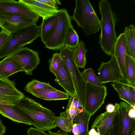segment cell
I'll return each instance as SVG.
<instances>
[{"label":"cell","mask_w":135,"mask_h":135,"mask_svg":"<svg viewBox=\"0 0 135 135\" xmlns=\"http://www.w3.org/2000/svg\"><path fill=\"white\" fill-rule=\"evenodd\" d=\"M126 70L127 78V83L135 86V60L126 55Z\"/></svg>","instance_id":"obj_28"},{"label":"cell","mask_w":135,"mask_h":135,"mask_svg":"<svg viewBox=\"0 0 135 135\" xmlns=\"http://www.w3.org/2000/svg\"><path fill=\"white\" fill-rule=\"evenodd\" d=\"M41 25H33L10 34L0 50V59L10 56L26 45L32 43L40 36Z\"/></svg>","instance_id":"obj_4"},{"label":"cell","mask_w":135,"mask_h":135,"mask_svg":"<svg viewBox=\"0 0 135 135\" xmlns=\"http://www.w3.org/2000/svg\"><path fill=\"white\" fill-rule=\"evenodd\" d=\"M1 23H0V27H1Z\"/></svg>","instance_id":"obj_44"},{"label":"cell","mask_w":135,"mask_h":135,"mask_svg":"<svg viewBox=\"0 0 135 135\" xmlns=\"http://www.w3.org/2000/svg\"><path fill=\"white\" fill-rule=\"evenodd\" d=\"M106 87L100 86L89 83H86L84 109L91 116L104 103L107 94Z\"/></svg>","instance_id":"obj_7"},{"label":"cell","mask_w":135,"mask_h":135,"mask_svg":"<svg viewBox=\"0 0 135 135\" xmlns=\"http://www.w3.org/2000/svg\"><path fill=\"white\" fill-rule=\"evenodd\" d=\"M72 20L86 36L96 33L100 29V21L88 0H75Z\"/></svg>","instance_id":"obj_3"},{"label":"cell","mask_w":135,"mask_h":135,"mask_svg":"<svg viewBox=\"0 0 135 135\" xmlns=\"http://www.w3.org/2000/svg\"><path fill=\"white\" fill-rule=\"evenodd\" d=\"M41 89H55L49 83L42 82L36 79L32 80L28 83L24 88L25 90L30 93L32 90Z\"/></svg>","instance_id":"obj_30"},{"label":"cell","mask_w":135,"mask_h":135,"mask_svg":"<svg viewBox=\"0 0 135 135\" xmlns=\"http://www.w3.org/2000/svg\"><path fill=\"white\" fill-rule=\"evenodd\" d=\"M128 115L129 117L132 119H135V109L131 107L129 110Z\"/></svg>","instance_id":"obj_40"},{"label":"cell","mask_w":135,"mask_h":135,"mask_svg":"<svg viewBox=\"0 0 135 135\" xmlns=\"http://www.w3.org/2000/svg\"><path fill=\"white\" fill-rule=\"evenodd\" d=\"M37 21L17 15L0 12V27L9 33L36 24Z\"/></svg>","instance_id":"obj_9"},{"label":"cell","mask_w":135,"mask_h":135,"mask_svg":"<svg viewBox=\"0 0 135 135\" xmlns=\"http://www.w3.org/2000/svg\"><path fill=\"white\" fill-rule=\"evenodd\" d=\"M60 53L66 66L73 83L77 98L84 108L86 88V83L76 65L74 59V50L65 46Z\"/></svg>","instance_id":"obj_5"},{"label":"cell","mask_w":135,"mask_h":135,"mask_svg":"<svg viewBox=\"0 0 135 135\" xmlns=\"http://www.w3.org/2000/svg\"><path fill=\"white\" fill-rule=\"evenodd\" d=\"M25 97L16 88L14 81L0 76V103L15 105Z\"/></svg>","instance_id":"obj_10"},{"label":"cell","mask_w":135,"mask_h":135,"mask_svg":"<svg viewBox=\"0 0 135 135\" xmlns=\"http://www.w3.org/2000/svg\"><path fill=\"white\" fill-rule=\"evenodd\" d=\"M79 41V37L73 27H70L68 30L64 40V46H68L73 50L77 47Z\"/></svg>","instance_id":"obj_29"},{"label":"cell","mask_w":135,"mask_h":135,"mask_svg":"<svg viewBox=\"0 0 135 135\" xmlns=\"http://www.w3.org/2000/svg\"><path fill=\"white\" fill-rule=\"evenodd\" d=\"M48 132L51 135H70L66 132L61 131L60 130H59L56 132H54L50 131H49Z\"/></svg>","instance_id":"obj_41"},{"label":"cell","mask_w":135,"mask_h":135,"mask_svg":"<svg viewBox=\"0 0 135 135\" xmlns=\"http://www.w3.org/2000/svg\"><path fill=\"white\" fill-rule=\"evenodd\" d=\"M0 12L17 15L37 21L39 18L20 0H0Z\"/></svg>","instance_id":"obj_12"},{"label":"cell","mask_w":135,"mask_h":135,"mask_svg":"<svg viewBox=\"0 0 135 135\" xmlns=\"http://www.w3.org/2000/svg\"><path fill=\"white\" fill-rule=\"evenodd\" d=\"M25 70L11 55L4 58L0 61V76L8 78L14 74Z\"/></svg>","instance_id":"obj_19"},{"label":"cell","mask_w":135,"mask_h":135,"mask_svg":"<svg viewBox=\"0 0 135 135\" xmlns=\"http://www.w3.org/2000/svg\"><path fill=\"white\" fill-rule=\"evenodd\" d=\"M126 55L125 35L123 32L117 37L114 46L113 55L115 57L119 66L122 79L127 81L125 68Z\"/></svg>","instance_id":"obj_15"},{"label":"cell","mask_w":135,"mask_h":135,"mask_svg":"<svg viewBox=\"0 0 135 135\" xmlns=\"http://www.w3.org/2000/svg\"><path fill=\"white\" fill-rule=\"evenodd\" d=\"M82 108L75 94L70 96L65 112L73 119L75 117L84 110V109H81Z\"/></svg>","instance_id":"obj_26"},{"label":"cell","mask_w":135,"mask_h":135,"mask_svg":"<svg viewBox=\"0 0 135 135\" xmlns=\"http://www.w3.org/2000/svg\"><path fill=\"white\" fill-rule=\"evenodd\" d=\"M85 44L83 41H79L76 48L74 50V57L78 67L83 69L87 64L86 54L88 51Z\"/></svg>","instance_id":"obj_25"},{"label":"cell","mask_w":135,"mask_h":135,"mask_svg":"<svg viewBox=\"0 0 135 135\" xmlns=\"http://www.w3.org/2000/svg\"><path fill=\"white\" fill-rule=\"evenodd\" d=\"M0 114L16 123L31 125L27 118L15 105L0 103Z\"/></svg>","instance_id":"obj_18"},{"label":"cell","mask_w":135,"mask_h":135,"mask_svg":"<svg viewBox=\"0 0 135 135\" xmlns=\"http://www.w3.org/2000/svg\"><path fill=\"white\" fill-rule=\"evenodd\" d=\"M97 131L94 128L91 129L89 131L88 135H95Z\"/></svg>","instance_id":"obj_42"},{"label":"cell","mask_w":135,"mask_h":135,"mask_svg":"<svg viewBox=\"0 0 135 135\" xmlns=\"http://www.w3.org/2000/svg\"><path fill=\"white\" fill-rule=\"evenodd\" d=\"M82 76L86 83L102 86L104 85L100 82L94 71L91 68H88L84 70L81 73Z\"/></svg>","instance_id":"obj_31"},{"label":"cell","mask_w":135,"mask_h":135,"mask_svg":"<svg viewBox=\"0 0 135 135\" xmlns=\"http://www.w3.org/2000/svg\"><path fill=\"white\" fill-rule=\"evenodd\" d=\"M95 135H100V134L99 132L98 131H97V132Z\"/></svg>","instance_id":"obj_43"},{"label":"cell","mask_w":135,"mask_h":135,"mask_svg":"<svg viewBox=\"0 0 135 135\" xmlns=\"http://www.w3.org/2000/svg\"><path fill=\"white\" fill-rule=\"evenodd\" d=\"M91 116L84 110L74 117L71 131L73 135H88V124Z\"/></svg>","instance_id":"obj_20"},{"label":"cell","mask_w":135,"mask_h":135,"mask_svg":"<svg viewBox=\"0 0 135 135\" xmlns=\"http://www.w3.org/2000/svg\"><path fill=\"white\" fill-rule=\"evenodd\" d=\"M22 66L27 75H32L33 70L40 63L38 52L24 47L11 55Z\"/></svg>","instance_id":"obj_8"},{"label":"cell","mask_w":135,"mask_h":135,"mask_svg":"<svg viewBox=\"0 0 135 135\" xmlns=\"http://www.w3.org/2000/svg\"><path fill=\"white\" fill-rule=\"evenodd\" d=\"M132 107L123 102L119 104L118 123L119 135H135V119L128 115L129 109Z\"/></svg>","instance_id":"obj_13"},{"label":"cell","mask_w":135,"mask_h":135,"mask_svg":"<svg viewBox=\"0 0 135 135\" xmlns=\"http://www.w3.org/2000/svg\"><path fill=\"white\" fill-rule=\"evenodd\" d=\"M55 75L58 83L69 96H73L76 94L72 81L61 55L58 66Z\"/></svg>","instance_id":"obj_14"},{"label":"cell","mask_w":135,"mask_h":135,"mask_svg":"<svg viewBox=\"0 0 135 135\" xmlns=\"http://www.w3.org/2000/svg\"><path fill=\"white\" fill-rule=\"evenodd\" d=\"M126 85L130 93L135 98V86L128 84L127 82L126 83Z\"/></svg>","instance_id":"obj_38"},{"label":"cell","mask_w":135,"mask_h":135,"mask_svg":"<svg viewBox=\"0 0 135 135\" xmlns=\"http://www.w3.org/2000/svg\"><path fill=\"white\" fill-rule=\"evenodd\" d=\"M56 125L63 131L70 133L73 125V119L65 112L60 113L57 117L56 120Z\"/></svg>","instance_id":"obj_27"},{"label":"cell","mask_w":135,"mask_h":135,"mask_svg":"<svg viewBox=\"0 0 135 135\" xmlns=\"http://www.w3.org/2000/svg\"><path fill=\"white\" fill-rule=\"evenodd\" d=\"M98 6L101 16L99 42L103 52L111 56L113 55L114 46L118 37L115 31L117 16L108 0H100Z\"/></svg>","instance_id":"obj_2"},{"label":"cell","mask_w":135,"mask_h":135,"mask_svg":"<svg viewBox=\"0 0 135 135\" xmlns=\"http://www.w3.org/2000/svg\"><path fill=\"white\" fill-rule=\"evenodd\" d=\"M119 104L116 103L115 105L111 103L108 104L106 106V112L109 113L114 112L116 109L118 105Z\"/></svg>","instance_id":"obj_37"},{"label":"cell","mask_w":135,"mask_h":135,"mask_svg":"<svg viewBox=\"0 0 135 135\" xmlns=\"http://www.w3.org/2000/svg\"><path fill=\"white\" fill-rule=\"evenodd\" d=\"M30 94L37 97L49 101L67 99L69 96L66 92L56 89H37L32 90Z\"/></svg>","instance_id":"obj_21"},{"label":"cell","mask_w":135,"mask_h":135,"mask_svg":"<svg viewBox=\"0 0 135 135\" xmlns=\"http://www.w3.org/2000/svg\"><path fill=\"white\" fill-rule=\"evenodd\" d=\"M56 15L58 20L56 27L44 45L46 48L57 51L64 47V40L67 32L69 29L73 26L71 23V16L66 9L59 10Z\"/></svg>","instance_id":"obj_6"},{"label":"cell","mask_w":135,"mask_h":135,"mask_svg":"<svg viewBox=\"0 0 135 135\" xmlns=\"http://www.w3.org/2000/svg\"><path fill=\"white\" fill-rule=\"evenodd\" d=\"M27 134L28 135H50L44 131L32 127L28 129Z\"/></svg>","instance_id":"obj_35"},{"label":"cell","mask_w":135,"mask_h":135,"mask_svg":"<svg viewBox=\"0 0 135 135\" xmlns=\"http://www.w3.org/2000/svg\"><path fill=\"white\" fill-rule=\"evenodd\" d=\"M127 82V81L122 79L119 82L113 83L111 85L117 92L120 99L135 108V98L128 90L126 85Z\"/></svg>","instance_id":"obj_23"},{"label":"cell","mask_w":135,"mask_h":135,"mask_svg":"<svg viewBox=\"0 0 135 135\" xmlns=\"http://www.w3.org/2000/svg\"><path fill=\"white\" fill-rule=\"evenodd\" d=\"M15 106L36 128L49 131L57 127L55 124L57 116L54 113L31 98L25 97Z\"/></svg>","instance_id":"obj_1"},{"label":"cell","mask_w":135,"mask_h":135,"mask_svg":"<svg viewBox=\"0 0 135 135\" xmlns=\"http://www.w3.org/2000/svg\"><path fill=\"white\" fill-rule=\"evenodd\" d=\"M38 1L52 7L58 9L57 6L61 4L59 0H37Z\"/></svg>","instance_id":"obj_36"},{"label":"cell","mask_w":135,"mask_h":135,"mask_svg":"<svg viewBox=\"0 0 135 135\" xmlns=\"http://www.w3.org/2000/svg\"><path fill=\"white\" fill-rule=\"evenodd\" d=\"M6 127L3 123L2 120L0 119V135H3L6 133Z\"/></svg>","instance_id":"obj_39"},{"label":"cell","mask_w":135,"mask_h":135,"mask_svg":"<svg viewBox=\"0 0 135 135\" xmlns=\"http://www.w3.org/2000/svg\"><path fill=\"white\" fill-rule=\"evenodd\" d=\"M58 18L56 14L42 19L41 25L40 37L44 44L53 33L57 25Z\"/></svg>","instance_id":"obj_22"},{"label":"cell","mask_w":135,"mask_h":135,"mask_svg":"<svg viewBox=\"0 0 135 135\" xmlns=\"http://www.w3.org/2000/svg\"><path fill=\"white\" fill-rule=\"evenodd\" d=\"M118 107V105L112 113L106 111L97 117L92 124L91 128H96L100 135H103L113 126Z\"/></svg>","instance_id":"obj_17"},{"label":"cell","mask_w":135,"mask_h":135,"mask_svg":"<svg viewBox=\"0 0 135 135\" xmlns=\"http://www.w3.org/2000/svg\"><path fill=\"white\" fill-rule=\"evenodd\" d=\"M31 11L42 19L56 14L58 9L48 6L37 0H20Z\"/></svg>","instance_id":"obj_16"},{"label":"cell","mask_w":135,"mask_h":135,"mask_svg":"<svg viewBox=\"0 0 135 135\" xmlns=\"http://www.w3.org/2000/svg\"><path fill=\"white\" fill-rule=\"evenodd\" d=\"M125 35L127 54L135 60V26L131 24L126 27Z\"/></svg>","instance_id":"obj_24"},{"label":"cell","mask_w":135,"mask_h":135,"mask_svg":"<svg viewBox=\"0 0 135 135\" xmlns=\"http://www.w3.org/2000/svg\"><path fill=\"white\" fill-rule=\"evenodd\" d=\"M10 34L5 30L1 29L0 31V50L8 40Z\"/></svg>","instance_id":"obj_34"},{"label":"cell","mask_w":135,"mask_h":135,"mask_svg":"<svg viewBox=\"0 0 135 135\" xmlns=\"http://www.w3.org/2000/svg\"><path fill=\"white\" fill-rule=\"evenodd\" d=\"M60 55L59 52L53 54L52 57L49 60V69L50 72L55 75L58 68Z\"/></svg>","instance_id":"obj_32"},{"label":"cell","mask_w":135,"mask_h":135,"mask_svg":"<svg viewBox=\"0 0 135 135\" xmlns=\"http://www.w3.org/2000/svg\"><path fill=\"white\" fill-rule=\"evenodd\" d=\"M103 135H119L118 113L115 117L113 126Z\"/></svg>","instance_id":"obj_33"},{"label":"cell","mask_w":135,"mask_h":135,"mask_svg":"<svg viewBox=\"0 0 135 135\" xmlns=\"http://www.w3.org/2000/svg\"><path fill=\"white\" fill-rule=\"evenodd\" d=\"M98 71V77L103 84L118 82L123 79L119 66L113 55L108 62H102Z\"/></svg>","instance_id":"obj_11"}]
</instances>
